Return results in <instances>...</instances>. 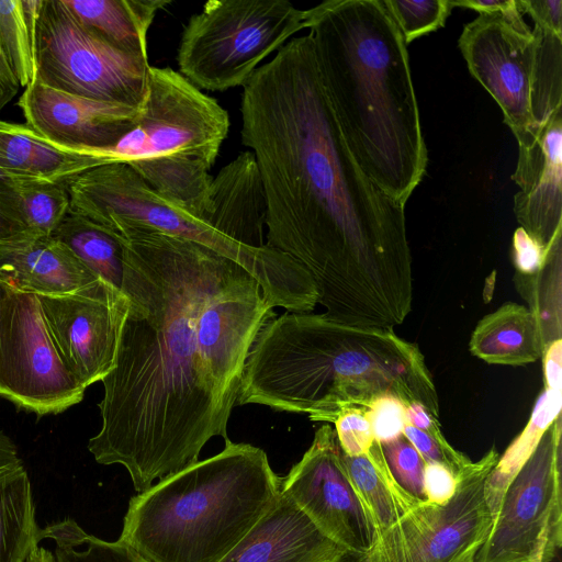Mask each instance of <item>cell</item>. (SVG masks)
<instances>
[{
  "instance_id": "obj_1",
  "label": "cell",
  "mask_w": 562,
  "mask_h": 562,
  "mask_svg": "<svg viewBox=\"0 0 562 562\" xmlns=\"http://www.w3.org/2000/svg\"><path fill=\"white\" fill-rule=\"evenodd\" d=\"M240 139L267 202V243L313 279L336 321L393 329L413 302L405 205L359 167L319 78L312 37H293L243 86Z\"/></svg>"
},
{
  "instance_id": "obj_2",
  "label": "cell",
  "mask_w": 562,
  "mask_h": 562,
  "mask_svg": "<svg viewBox=\"0 0 562 562\" xmlns=\"http://www.w3.org/2000/svg\"><path fill=\"white\" fill-rule=\"evenodd\" d=\"M122 292L127 299L113 369L101 381V428L88 450L126 469L142 493L198 461L213 437L227 439L233 411L201 350V313L239 266L192 240L128 227Z\"/></svg>"
},
{
  "instance_id": "obj_3",
  "label": "cell",
  "mask_w": 562,
  "mask_h": 562,
  "mask_svg": "<svg viewBox=\"0 0 562 562\" xmlns=\"http://www.w3.org/2000/svg\"><path fill=\"white\" fill-rule=\"evenodd\" d=\"M319 78L350 154L405 205L428 161L406 45L382 0L305 10Z\"/></svg>"
},
{
  "instance_id": "obj_4",
  "label": "cell",
  "mask_w": 562,
  "mask_h": 562,
  "mask_svg": "<svg viewBox=\"0 0 562 562\" xmlns=\"http://www.w3.org/2000/svg\"><path fill=\"white\" fill-rule=\"evenodd\" d=\"M382 395L419 403L439 419L437 390L416 344L325 313L285 312L258 333L236 404L333 423L345 409L366 408Z\"/></svg>"
},
{
  "instance_id": "obj_5",
  "label": "cell",
  "mask_w": 562,
  "mask_h": 562,
  "mask_svg": "<svg viewBox=\"0 0 562 562\" xmlns=\"http://www.w3.org/2000/svg\"><path fill=\"white\" fill-rule=\"evenodd\" d=\"M281 485L261 448L227 438L221 452L134 495L117 540L148 562H220Z\"/></svg>"
},
{
  "instance_id": "obj_6",
  "label": "cell",
  "mask_w": 562,
  "mask_h": 562,
  "mask_svg": "<svg viewBox=\"0 0 562 562\" xmlns=\"http://www.w3.org/2000/svg\"><path fill=\"white\" fill-rule=\"evenodd\" d=\"M65 182L69 213L115 236L128 227H145L211 248L249 272L272 306L285 303L295 289L296 267L286 254L266 244L251 248L227 238L172 206L126 164L91 168Z\"/></svg>"
},
{
  "instance_id": "obj_7",
  "label": "cell",
  "mask_w": 562,
  "mask_h": 562,
  "mask_svg": "<svg viewBox=\"0 0 562 562\" xmlns=\"http://www.w3.org/2000/svg\"><path fill=\"white\" fill-rule=\"evenodd\" d=\"M303 29L305 10L288 0H210L182 30L178 72L200 90L243 87Z\"/></svg>"
},
{
  "instance_id": "obj_8",
  "label": "cell",
  "mask_w": 562,
  "mask_h": 562,
  "mask_svg": "<svg viewBox=\"0 0 562 562\" xmlns=\"http://www.w3.org/2000/svg\"><path fill=\"white\" fill-rule=\"evenodd\" d=\"M35 78L47 87L142 110L148 59L127 54L80 22L63 0H42L34 34Z\"/></svg>"
},
{
  "instance_id": "obj_9",
  "label": "cell",
  "mask_w": 562,
  "mask_h": 562,
  "mask_svg": "<svg viewBox=\"0 0 562 562\" xmlns=\"http://www.w3.org/2000/svg\"><path fill=\"white\" fill-rule=\"evenodd\" d=\"M228 131V113L217 100L178 71L150 66L148 92L136 125L113 146L83 153L97 157L100 166L179 159L212 168Z\"/></svg>"
},
{
  "instance_id": "obj_10",
  "label": "cell",
  "mask_w": 562,
  "mask_h": 562,
  "mask_svg": "<svg viewBox=\"0 0 562 562\" xmlns=\"http://www.w3.org/2000/svg\"><path fill=\"white\" fill-rule=\"evenodd\" d=\"M499 458L495 448L471 462L458 476L453 496L443 505L420 502L376 535L362 555L348 562H474L492 528L484 497L485 481Z\"/></svg>"
},
{
  "instance_id": "obj_11",
  "label": "cell",
  "mask_w": 562,
  "mask_h": 562,
  "mask_svg": "<svg viewBox=\"0 0 562 562\" xmlns=\"http://www.w3.org/2000/svg\"><path fill=\"white\" fill-rule=\"evenodd\" d=\"M560 416L507 486L474 562H551L562 546Z\"/></svg>"
},
{
  "instance_id": "obj_12",
  "label": "cell",
  "mask_w": 562,
  "mask_h": 562,
  "mask_svg": "<svg viewBox=\"0 0 562 562\" xmlns=\"http://www.w3.org/2000/svg\"><path fill=\"white\" fill-rule=\"evenodd\" d=\"M85 391L65 366L37 296L11 289L0 324V395L43 416L80 403Z\"/></svg>"
},
{
  "instance_id": "obj_13",
  "label": "cell",
  "mask_w": 562,
  "mask_h": 562,
  "mask_svg": "<svg viewBox=\"0 0 562 562\" xmlns=\"http://www.w3.org/2000/svg\"><path fill=\"white\" fill-rule=\"evenodd\" d=\"M470 74L501 108L518 146L531 143L536 126L531 95L537 36L516 7L481 13L464 24L458 41Z\"/></svg>"
},
{
  "instance_id": "obj_14",
  "label": "cell",
  "mask_w": 562,
  "mask_h": 562,
  "mask_svg": "<svg viewBox=\"0 0 562 562\" xmlns=\"http://www.w3.org/2000/svg\"><path fill=\"white\" fill-rule=\"evenodd\" d=\"M335 429L325 424L288 475L281 492L349 555L373 546L376 528L357 496L341 459Z\"/></svg>"
},
{
  "instance_id": "obj_15",
  "label": "cell",
  "mask_w": 562,
  "mask_h": 562,
  "mask_svg": "<svg viewBox=\"0 0 562 562\" xmlns=\"http://www.w3.org/2000/svg\"><path fill=\"white\" fill-rule=\"evenodd\" d=\"M52 339L69 372L86 389L113 369L128 303L99 281L76 293L37 296Z\"/></svg>"
},
{
  "instance_id": "obj_16",
  "label": "cell",
  "mask_w": 562,
  "mask_h": 562,
  "mask_svg": "<svg viewBox=\"0 0 562 562\" xmlns=\"http://www.w3.org/2000/svg\"><path fill=\"white\" fill-rule=\"evenodd\" d=\"M18 105L29 128L56 147L80 153L113 146L142 112L59 91L36 78L24 88Z\"/></svg>"
},
{
  "instance_id": "obj_17",
  "label": "cell",
  "mask_w": 562,
  "mask_h": 562,
  "mask_svg": "<svg viewBox=\"0 0 562 562\" xmlns=\"http://www.w3.org/2000/svg\"><path fill=\"white\" fill-rule=\"evenodd\" d=\"M518 147L512 176L519 188L514 213L520 227L548 248L562 236V109L547 120L531 143Z\"/></svg>"
},
{
  "instance_id": "obj_18",
  "label": "cell",
  "mask_w": 562,
  "mask_h": 562,
  "mask_svg": "<svg viewBox=\"0 0 562 562\" xmlns=\"http://www.w3.org/2000/svg\"><path fill=\"white\" fill-rule=\"evenodd\" d=\"M347 555L281 492L220 562H344Z\"/></svg>"
},
{
  "instance_id": "obj_19",
  "label": "cell",
  "mask_w": 562,
  "mask_h": 562,
  "mask_svg": "<svg viewBox=\"0 0 562 562\" xmlns=\"http://www.w3.org/2000/svg\"><path fill=\"white\" fill-rule=\"evenodd\" d=\"M0 281L18 292L57 296L101 280L55 237L25 231L0 241Z\"/></svg>"
},
{
  "instance_id": "obj_20",
  "label": "cell",
  "mask_w": 562,
  "mask_h": 562,
  "mask_svg": "<svg viewBox=\"0 0 562 562\" xmlns=\"http://www.w3.org/2000/svg\"><path fill=\"white\" fill-rule=\"evenodd\" d=\"M266 220L267 202L256 159L245 150L212 179L202 222L238 244L259 248L266 244Z\"/></svg>"
},
{
  "instance_id": "obj_21",
  "label": "cell",
  "mask_w": 562,
  "mask_h": 562,
  "mask_svg": "<svg viewBox=\"0 0 562 562\" xmlns=\"http://www.w3.org/2000/svg\"><path fill=\"white\" fill-rule=\"evenodd\" d=\"M99 166L90 153L56 147L25 124L0 120V171L12 178L58 182Z\"/></svg>"
},
{
  "instance_id": "obj_22",
  "label": "cell",
  "mask_w": 562,
  "mask_h": 562,
  "mask_svg": "<svg viewBox=\"0 0 562 562\" xmlns=\"http://www.w3.org/2000/svg\"><path fill=\"white\" fill-rule=\"evenodd\" d=\"M469 348L485 362L504 366L535 362L546 350L537 318L514 302L504 303L477 323Z\"/></svg>"
},
{
  "instance_id": "obj_23",
  "label": "cell",
  "mask_w": 562,
  "mask_h": 562,
  "mask_svg": "<svg viewBox=\"0 0 562 562\" xmlns=\"http://www.w3.org/2000/svg\"><path fill=\"white\" fill-rule=\"evenodd\" d=\"M85 25L116 48L148 59L147 33L167 0H63Z\"/></svg>"
},
{
  "instance_id": "obj_24",
  "label": "cell",
  "mask_w": 562,
  "mask_h": 562,
  "mask_svg": "<svg viewBox=\"0 0 562 562\" xmlns=\"http://www.w3.org/2000/svg\"><path fill=\"white\" fill-rule=\"evenodd\" d=\"M341 459L357 496L376 528V535L420 503L396 482L380 442L374 440L370 449L360 456L350 457L341 452Z\"/></svg>"
},
{
  "instance_id": "obj_25",
  "label": "cell",
  "mask_w": 562,
  "mask_h": 562,
  "mask_svg": "<svg viewBox=\"0 0 562 562\" xmlns=\"http://www.w3.org/2000/svg\"><path fill=\"white\" fill-rule=\"evenodd\" d=\"M42 540L26 469H0V562H26Z\"/></svg>"
},
{
  "instance_id": "obj_26",
  "label": "cell",
  "mask_w": 562,
  "mask_h": 562,
  "mask_svg": "<svg viewBox=\"0 0 562 562\" xmlns=\"http://www.w3.org/2000/svg\"><path fill=\"white\" fill-rule=\"evenodd\" d=\"M562 390L546 387L538 397L528 424L514 439L490 472L484 486V497L495 519L502 497L510 481L536 450L541 437L560 416Z\"/></svg>"
},
{
  "instance_id": "obj_27",
  "label": "cell",
  "mask_w": 562,
  "mask_h": 562,
  "mask_svg": "<svg viewBox=\"0 0 562 562\" xmlns=\"http://www.w3.org/2000/svg\"><path fill=\"white\" fill-rule=\"evenodd\" d=\"M52 236L66 245L97 278L122 291L124 250L120 237L70 213Z\"/></svg>"
},
{
  "instance_id": "obj_28",
  "label": "cell",
  "mask_w": 562,
  "mask_h": 562,
  "mask_svg": "<svg viewBox=\"0 0 562 562\" xmlns=\"http://www.w3.org/2000/svg\"><path fill=\"white\" fill-rule=\"evenodd\" d=\"M514 281L528 304L527 308L537 318L547 349L562 336V236L547 248L542 265L536 272H516Z\"/></svg>"
},
{
  "instance_id": "obj_29",
  "label": "cell",
  "mask_w": 562,
  "mask_h": 562,
  "mask_svg": "<svg viewBox=\"0 0 562 562\" xmlns=\"http://www.w3.org/2000/svg\"><path fill=\"white\" fill-rule=\"evenodd\" d=\"M42 0H0V45L22 88L35 78L34 34Z\"/></svg>"
},
{
  "instance_id": "obj_30",
  "label": "cell",
  "mask_w": 562,
  "mask_h": 562,
  "mask_svg": "<svg viewBox=\"0 0 562 562\" xmlns=\"http://www.w3.org/2000/svg\"><path fill=\"white\" fill-rule=\"evenodd\" d=\"M42 537L56 543L54 562H148L119 540L106 541L86 532L71 518L42 528Z\"/></svg>"
},
{
  "instance_id": "obj_31",
  "label": "cell",
  "mask_w": 562,
  "mask_h": 562,
  "mask_svg": "<svg viewBox=\"0 0 562 562\" xmlns=\"http://www.w3.org/2000/svg\"><path fill=\"white\" fill-rule=\"evenodd\" d=\"M536 64L531 95L535 124L540 128L562 109V36L535 26Z\"/></svg>"
},
{
  "instance_id": "obj_32",
  "label": "cell",
  "mask_w": 562,
  "mask_h": 562,
  "mask_svg": "<svg viewBox=\"0 0 562 562\" xmlns=\"http://www.w3.org/2000/svg\"><path fill=\"white\" fill-rule=\"evenodd\" d=\"M14 188L27 231L52 236L69 213L66 182L15 178Z\"/></svg>"
},
{
  "instance_id": "obj_33",
  "label": "cell",
  "mask_w": 562,
  "mask_h": 562,
  "mask_svg": "<svg viewBox=\"0 0 562 562\" xmlns=\"http://www.w3.org/2000/svg\"><path fill=\"white\" fill-rule=\"evenodd\" d=\"M405 45L442 27L453 9L450 0H382Z\"/></svg>"
},
{
  "instance_id": "obj_34",
  "label": "cell",
  "mask_w": 562,
  "mask_h": 562,
  "mask_svg": "<svg viewBox=\"0 0 562 562\" xmlns=\"http://www.w3.org/2000/svg\"><path fill=\"white\" fill-rule=\"evenodd\" d=\"M389 469L396 482L412 496L426 502L424 491L425 461L408 439L401 435L381 443Z\"/></svg>"
},
{
  "instance_id": "obj_35",
  "label": "cell",
  "mask_w": 562,
  "mask_h": 562,
  "mask_svg": "<svg viewBox=\"0 0 562 562\" xmlns=\"http://www.w3.org/2000/svg\"><path fill=\"white\" fill-rule=\"evenodd\" d=\"M403 435L414 446L425 463L436 462L447 467L458 479L472 462L465 454L456 450L441 432L439 422L422 430L406 423Z\"/></svg>"
},
{
  "instance_id": "obj_36",
  "label": "cell",
  "mask_w": 562,
  "mask_h": 562,
  "mask_svg": "<svg viewBox=\"0 0 562 562\" xmlns=\"http://www.w3.org/2000/svg\"><path fill=\"white\" fill-rule=\"evenodd\" d=\"M364 414L370 423L374 440L384 443L403 435L406 425V404L393 395L373 400Z\"/></svg>"
},
{
  "instance_id": "obj_37",
  "label": "cell",
  "mask_w": 562,
  "mask_h": 562,
  "mask_svg": "<svg viewBox=\"0 0 562 562\" xmlns=\"http://www.w3.org/2000/svg\"><path fill=\"white\" fill-rule=\"evenodd\" d=\"M333 424L339 446L347 456L363 454L374 442L364 408H347L336 417Z\"/></svg>"
},
{
  "instance_id": "obj_38",
  "label": "cell",
  "mask_w": 562,
  "mask_h": 562,
  "mask_svg": "<svg viewBox=\"0 0 562 562\" xmlns=\"http://www.w3.org/2000/svg\"><path fill=\"white\" fill-rule=\"evenodd\" d=\"M14 179L0 171V241L27 231L14 188Z\"/></svg>"
},
{
  "instance_id": "obj_39",
  "label": "cell",
  "mask_w": 562,
  "mask_h": 562,
  "mask_svg": "<svg viewBox=\"0 0 562 562\" xmlns=\"http://www.w3.org/2000/svg\"><path fill=\"white\" fill-rule=\"evenodd\" d=\"M547 248L531 237L520 226L515 231L512 243V258L516 272L530 274L536 272L546 257Z\"/></svg>"
},
{
  "instance_id": "obj_40",
  "label": "cell",
  "mask_w": 562,
  "mask_h": 562,
  "mask_svg": "<svg viewBox=\"0 0 562 562\" xmlns=\"http://www.w3.org/2000/svg\"><path fill=\"white\" fill-rule=\"evenodd\" d=\"M456 488L457 477L447 467L436 462L425 463L424 491L427 502L443 505L453 496Z\"/></svg>"
},
{
  "instance_id": "obj_41",
  "label": "cell",
  "mask_w": 562,
  "mask_h": 562,
  "mask_svg": "<svg viewBox=\"0 0 562 562\" xmlns=\"http://www.w3.org/2000/svg\"><path fill=\"white\" fill-rule=\"evenodd\" d=\"M521 14L527 13L535 26L562 36L561 0H516Z\"/></svg>"
},
{
  "instance_id": "obj_42",
  "label": "cell",
  "mask_w": 562,
  "mask_h": 562,
  "mask_svg": "<svg viewBox=\"0 0 562 562\" xmlns=\"http://www.w3.org/2000/svg\"><path fill=\"white\" fill-rule=\"evenodd\" d=\"M544 386L562 390V340L553 341L543 353Z\"/></svg>"
},
{
  "instance_id": "obj_43",
  "label": "cell",
  "mask_w": 562,
  "mask_h": 562,
  "mask_svg": "<svg viewBox=\"0 0 562 562\" xmlns=\"http://www.w3.org/2000/svg\"><path fill=\"white\" fill-rule=\"evenodd\" d=\"M21 88L0 45V112L13 100Z\"/></svg>"
},
{
  "instance_id": "obj_44",
  "label": "cell",
  "mask_w": 562,
  "mask_h": 562,
  "mask_svg": "<svg viewBox=\"0 0 562 562\" xmlns=\"http://www.w3.org/2000/svg\"><path fill=\"white\" fill-rule=\"evenodd\" d=\"M452 7L471 9L479 14L506 12L516 7V0H450Z\"/></svg>"
},
{
  "instance_id": "obj_45",
  "label": "cell",
  "mask_w": 562,
  "mask_h": 562,
  "mask_svg": "<svg viewBox=\"0 0 562 562\" xmlns=\"http://www.w3.org/2000/svg\"><path fill=\"white\" fill-rule=\"evenodd\" d=\"M22 463L12 439L0 431V469Z\"/></svg>"
},
{
  "instance_id": "obj_46",
  "label": "cell",
  "mask_w": 562,
  "mask_h": 562,
  "mask_svg": "<svg viewBox=\"0 0 562 562\" xmlns=\"http://www.w3.org/2000/svg\"><path fill=\"white\" fill-rule=\"evenodd\" d=\"M10 291H11V288H9L5 283L0 281V324H1L3 307H4V304H5V301L8 299Z\"/></svg>"
},
{
  "instance_id": "obj_47",
  "label": "cell",
  "mask_w": 562,
  "mask_h": 562,
  "mask_svg": "<svg viewBox=\"0 0 562 562\" xmlns=\"http://www.w3.org/2000/svg\"><path fill=\"white\" fill-rule=\"evenodd\" d=\"M344 562H348V561L345 560Z\"/></svg>"
}]
</instances>
